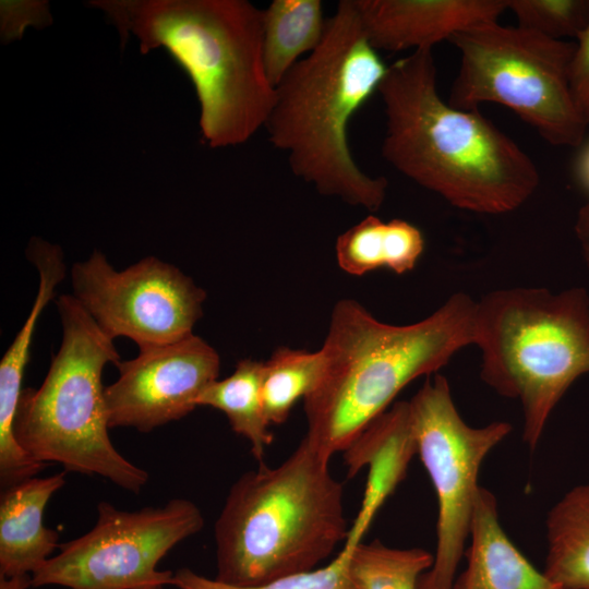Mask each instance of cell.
Returning a JSON list of instances; mask_svg holds the SVG:
<instances>
[{
  "label": "cell",
  "instance_id": "obj_1",
  "mask_svg": "<svg viewBox=\"0 0 589 589\" xmlns=\"http://www.w3.org/2000/svg\"><path fill=\"white\" fill-rule=\"evenodd\" d=\"M377 92L386 117L382 156L452 206L500 215L522 206L540 183L520 146L479 110L444 100L432 49L388 65Z\"/></svg>",
  "mask_w": 589,
  "mask_h": 589
},
{
  "label": "cell",
  "instance_id": "obj_2",
  "mask_svg": "<svg viewBox=\"0 0 589 589\" xmlns=\"http://www.w3.org/2000/svg\"><path fill=\"white\" fill-rule=\"evenodd\" d=\"M476 337L477 300L465 292L408 325L383 323L356 300L338 301L321 348L322 377L303 399L304 437L328 458L342 453L408 384L435 374Z\"/></svg>",
  "mask_w": 589,
  "mask_h": 589
},
{
  "label": "cell",
  "instance_id": "obj_3",
  "mask_svg": "<svg viewBox=\"0 0 589 589\" xmlns=\"http://www.w3.org/2000/svg\"><path fill=\"white\" fill-rule=\"evenodd\" d=\"M147 53L164 48L189 75L212 148L249 141L275 101L263 59L264 11L245 0H91Z\"/></svg>",
  "mask_w": 589,
  "mask_h": 589
},
{
  "label": "cell",
  "instance_id": "obj_4",
  "mask_svg": "<svg viewBox=\"0 0 589 589\" xmlns=\"http://www.w3.org/2000/svg\"><path fill=\"white\" fill-rule=\"evenodd\" d=\"M387 68L363 32L354 1L341 0L321 44L276 86L264 125L269 142L287 154L293 175L323 195L372 213L382 207L388 182L358 167L348 127L377 92Z\"/></svg>",
  "mask_w": 589,
  "mask_h": 589
},
{
  "label": "cell",
  "instance_id": "obj_5",
  "mask_svg": "<svg viewBox=\"0 0 589 589\" xmlns=\"http://www.w3.org/2000/svg\"><path fill=\"white\" fill-rule=\"evenodd\" d=\"M329 461L303 437L279 465L261 462L233 482L214 526L217 580L253 586L311 572L347 540Z\"/></svg>",
  "mask_w": 589,
  "mask_h": 589
},
{
  "label": "cell",
  "instance_id": "obj_6",
  "mask_svg": "<svg viewBox=\"0 0 589 589\" xmlns=\"http://www.w3.org/2000/svg\"><path fill=\"white\" fill-rule=\"evenodd\" d=\"M482 381L519 400L522 438L530 450L569 386L589 372V294L514 287L477 301Z\"/></svg>",
  "mask_w": 589,
  "mask_h": 589
},
{
  "label": "cell",
  "instance_id": "obj_7",
  "mask_svg": "<svg viewBox=\"0 0 589 589\" xmlns=\"http://www.w3.org/2000/svg\"><path fill=\"white\" fill-rule=\"evenodd\" d=\"M56 305L61 345L39 388L23 389L14 436L37 462L53 461L65 472L97 474L137 494L148 473L124 458L108 433L101 375L107 363L120 361L113 339L72 294H60Z\"/></svg>",
  "mask_w": 589,
  "mask_h": 589
},
{
  "label": "cell",
  "instance_id": "obj_8",
  "mask_svg": "<svg viewBox=\"0 0 589 589\" xmlns=\"http://www.w3.org/2000/svg\"><path fill=\"white\" fill-rule=\"evenodd\" d=\"M449 41L459 52L449 105L478 110L484 103L500 104L551 145L584 143L588 125L568 79L575 44L498 21L468 27Z\"/></svg>",
  "mask_w": 589,
  "mask_h": 589
},
{
  "label": "cell",
  "instance_id": "obj_9",
  "mask_svg": "<svg viewBox=\"0 0 589 589\" xmlns=\"http://www.w3.org/2000/svg\"><path fill=\"white\" fill-rule=\"evenodd\" d=\"M408 402L417 454L437 500L435 554L418 589H454L481 489V465L512 425L505 421L469 425L456 408L447 378L438 373Z\"/></svg>",
  "mask_w": 589,
  "mask_h": 589
},
{
  "label": "cell",
  "instance_id": "obj_10",
  "mask_svg": "<svg viewBox=\"0 0 589 589\" xmlns=\"http://www.w3.org/2000/svg\"><path fill=\"white\" fill-rule=\"evenodd\" d=\"M203 526L201 509L187 498L132 512L99 502L95 526L61 543L59 553L32 574V587L151 589L171 585L173 573L158 570L157 564Z\"/></svg>",
  "mask_w": 589,
  "mask_h": 589
},
{
  "label": "cell",
  "instance_id": "obj_11",
  "mask_svg": "<svg viewBox=\"0 0 589 589\" xmlns=\"http://www.w3.org/2000/svg\"><path fill=\"white\" fill-rule=\"evenodd\" d=\"M72 296L110 338L128 337L139 348L193 334L206 292L178 267L147 256L116 271L94 250L71 267Z\"/></svg>",
  "mask_w": 589,
  "mask_h": 589
},
{
  "label": "cell",
  "instance_id": "obj_12",
  "mask_svg": "<svg viewBox=\"0 0 589 589\" xmlns=\"http://www.w3.org/2000/svg\"><path fill=\"white\" fill-rule=\"evenodd\" d=\"M139 349L134 359L115 364L119 376L105 387L109 429L147 433L180 420L197 407L201 393L219 375L217 351L194 334Z\"/></svg>",
  "mask_w": 589,
  "mask_h": 589
},
{
  "label": "cell",
  "instance_id": "obj_13",
  "mask_svg": "<svg viewBox=\"0 0 589 589\" xmlns=\"http://www.w3.org/2000/svg\"><path fill=\"white\" fill-rule=\"evenodd\" d=\"M375 50L432 47L468 27L498 21L507 0H353Z\"/></svg>",
  "mask_w": 589,
  "mask_h": 589
},
{
  "label": "cell",
  "instance_id": "obj_14",
  "mask_svg": "<svg viewBox=\"0 0 589 589\" xmlns=\"http://www.w3.org/2000/svg\"><path fill=\"white\" fill-rule=\"evenodd\" d=\"M348 478L368 467V481L358 515L345 545L361 542L371 521L387 496L404 479L414 454V440L408 401H397L372 421L342 452Z\"/></svg>",
  "mask_w": 589,
  "mask_h": 589
},
{
  "label": "cell",
  "instance_id": "obj_15",
  "mask_svg": "<svg viewBox=\"0 0 589 589\" xmlns=\"http://www.w3.org/2000/svg\"><path fill=\"white\" fill-rule=\"evenodd\" d=\"M26 256L38 272V290L28 316L0 362V471L7 476L19 474L31 465L14 436L13 424L37 321L67 272L61 248L41 238L29 240Z\"/></svg>",
  "mask_w": 589,
  "mask_h": 589
},
{
  "label": "cell",
  "instance_id": "obj_16",
  "mask_svg": "<svg viewBox=\"0 0 589 589\" xmlns=\"http://www.w3.org/2000/svg\"><path fill=\"white\" fill-rule=\"evenodd\" d=\"M65 483V472L31 478L2 490L0 497V577L37 570L59 548L58 531L44 525V509Z\"/></svg>",
  "mask_w": 589,
  "mask_h": 589
},
{
  "label": "cell",
  "instance_id": "obj_17",
  "mask_svg": "<svg viewBox=\"0 0 589 589\" xmlns=\"http://www.w3.org/2000/svg\"><path fill=\"white\" fill-rule=\"evenodd\" d=\"M467 565L454 589H564L539 572L503 530L493 493L481 486L472 518Z\"/></svg>",
  "mask_w": 589,
  "mask_h": 589
},
{
  "label": "cell",
  "instance_id": "obj_18",
  "mask_svg": "<svg viewBox=\"0 0 589 589\" xmlns=\"http://www.w3.org/2000/svg\"><path fill=\"white\" fill-rule=\"evenodd\" d=\"M335 250L339 267L350 275L362 276L378 268L404 274L417 265L424 238L407 220L383 221L369 215L337 238Z\"/></svg>",
  "mask_w": 589,
  "mask_h": 589
},
{
  "label": "cell",
  "instance_id": "obj_19",
  "mask_svg": "<svg viewBox=\"0 0 589 589\" xmlns=\"http://www.w3.org/2000/svg\"><path fill=\"white\" fill-rule=\"evenodd\" d=\"M544 574L564 589H589V483L569 490L549 512Z\"/></svg>",
  "mask_w": 589,
  "mask_h": 589
},
{
  "label": "cell",
  "instance_id": "obj_20",
  "mask_svg": "<svg viewBox=\"0 0 589 589\" xmlns=\"http://www.w3.org/2000/svg\"><path fill=\"white\" fill-rule=\"evenodd\" d=\"M263 11V59L276 88L301 56L321 44L327 20L320 0H274Z\"/></svg>",
  "mask_w": 589,
  "mask_h": 589
},
{
  "label": "cell",
  "instance_id": "obj_21",
  "mask_svg": "<svg viewBox=\"0 0 589 589\" xmlns=\"http://www.w3.org/2000/svg\"><path fill=\"white\" fill-rule=\"evenodd\" d=\"M263 370L264 362L243 359L231 375L211 383L197 398V407H212L226 414L232 431L250 443L259 464L264 462L274 440L262 400Z\"/></svg>",
  "mask_w": 589,
  "mask_h": 589
},
{
  "label": "cell",
  "instance_id": "obj_22",
  "mask_svg": "<svg viewBox=\"0 0 589 589\" xmlns=\"http://www.w3.org/2000/svg\"><path fill=\"white\" fill-rule=\"evenodd\" d=\"M324 371L322 350L277 348L264 362L262 400L271 424L284 423L301 398L317 385Z\"/></svg>",
  "mask_w": 589,
  "mask_h": 589
},
{
  "label": "cell",
  "instance_id": "obj_23",
  "mask_svg": "<svg viewBox=\"0 0 589 589\" xmlns=\"http://www.w3.org/2000/svg\"><path fill=\"white\" fill-rule=\"evenodd\" d=\"M432 564L433 555L421 548L397 549L374 540L353 548L349 574L356 589H418Z\"/></svg>",
  "mask_w": 589,
  "mask_h": 589
},
{
  "label": "cell",
  "instance_id": "obj_24",
  "mask_svg": "<svg viewBox=\"0 0 589 589\" xmlns=\"http://www.w3.org/2000/svg\"><path fill=\"white\" fill-rule=\"evenodd\" d=\"M353 548L344 546L326 566L281 577L265 584L237 586L202 576L188 567L179 568L171 585L177 589H356L349 574Z\"/></svg>",
  "mask_w": 589,
  "mask_h": 589
},
{
  "label": "cell",
  "instance_id": "obj_25",
  "mask_svg": "<svg viewBox=\"0 0 589 589\" xmlns=\"http://www.w3.org/2000/svg\"><path fill=\"white\" fill-rule=\"evenodd\" d=\"M517 26L546 37H575L589 23V0H507Z\"/></svg>",
  "mask_w": 589,
  "mask_h": 589
},
{
  "label": "cell",
  "instance_id": "obj_26",
  "mask_svg": "<svg viewBox=\"0 0 589 589\" xmlns=\"http://www.w3.org/2000/svg\"><path fill=\"white\" fill-rule=\"evenodd\" d=\"M1 39L3 43L20 39L27 26L46 27L51 23L47 1H1Z\"/></svg>",
  "mask_w": 589,
  "mask_h": 589
},
{
  "label": "cell",
  "instance_id": "obj_27",
  "mask_svg": "<svg viewBox=\"0 0 589 589\" xmlns=\"http://www.w3.org/2000/svg\"><path fill=\"white\" fill-rule=\"evenodd\" d=\"M576 39L569 65V86L575 104L589 127V23Z\"/></svg>",
  "mask_w": 589,
  "mask_h": 589
},
{
  "label": "cell",
  "instance_id": "obj_28",
  "mask_svg": "<svg viewBox=\"0 0 589 589\" xmlns=\"http://www.w3.org/2000/svg\"><path fill=\"white\" fill-rule=\"evenodd\" d=\"M575 233L580 244L584 261L589 269V203L582 205L578 211Z\"/></svg>",
  "mask_w": 589,
  "mask_h": 589
},
{
  "label": "cell",
  "instance_id": "obj_29",
  "mask_svg": "<svg viewBox=\"0 0 589 589\" xmlns=\"http://www.w3.org/2000/svg\"><path fill=\"white\" fill-rule=\"evenodd\" d=\"M576 176L582 188L589 192V142L582 147L577 158Z\"/></svg>",
  "mask_w": 589,
  "mask_h": 589
},
{
  "label": "cell",
  "instance_id": "obj_30",
  "mask_svg": "<svg viewBox=\"0 0 589 589\" xmlns=\"http://www.w3.org/2000/svg\"><path fill=\"white\" fill-rule=\"evenodd\" d=\"M32 587V575H16L9 578L0 577V589H28Z\"/></svg>",
  "mask_w": 589,
  "mask_h": 589
},
{
  "label": "cell",
  "instance_id": "obj_31",
  "mask_svg": "<svg viewBox=\"0 0 589 589\" xmlns=\"http://www.w3.org/2000/svg\"><path fill=\"white\" fill-rule=\"evenodd\" d=\"M151 589H165V586H157V587H154V588H151Z\"/></svg>",
  "mask_w": 589,
  "mask_h": 589
}]
</instances>
